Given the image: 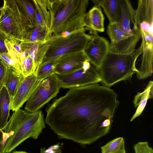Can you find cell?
Returning <instances> with one entry per match:
<instances>
[{"instance_id":"22","label":"cell","mask_w":153,"mask_h":153,"mask_svg":"<svg viewBox=\"0 0 153 153\" xmlns=\"http://www.w3.org/2000/svg\"><path fill=\"white\" fill-rule=\"evenodd\" d=\"M91 1L95 5L102 8L109 24L116 22L119 0H92Z\"/></svg>"},{"instance_id":"19","label":"cell","mask_w":153,"mask_h":153,"mask_svg":"<svg viewBox=\"0 0 153 153\" xmlns=\"http://www.w3.org/2000/svg\"><path fill=\"white\" fill-rule=\"evenodd\" d=\"M7 71L3 85L6 87L11 100L25 77L21 73L15 69L7 66Z\"/></svg>"},{"instance_id":"21","label":"cell","mask_w":153,"mask_h":153,"mask_svg":"<svg viewBox=\"0 0 153 153\" xmlns=\"http://www.w3.org/2000/svg\"><path fill=\"white\" fill-rule=\"evenodd\" d=\"M11 99L5 86L0 87V129L6 125L9 117Z\"/></svg>"},{"instance_id":"36","label":"cell","mask_w":153,"mask_h":153,"mask_svg":"<svg viewBox=\"0 0 153 153\" xmlns=\"http://www.w3.org/2000/svg\"><path fill=\"white\" fill-rule=\"evenodd\" d=\"M1 7H0V17L1 16Z\"/></svg>"},{"instance_id":"33","label":"cell","mask_w":153,"mask_h":153,"mask_svg":"<svg viewBox=\"0 0 153 153\" xmlns=\"http://www.w3.org/2000/svg\"><path fill=\"white\" fill-rule=\"evenodd\" d=\"M7 39L6 36L0 31V53L8 52L5 43V40Z\"/></svg>"},{"instance_id":"32","label":"cell","mask_w":153,"mask_h":153,"mask_svg":"<svg viewBox=\"0 0 153 153\" xmlns=\"http://www.w3.org/2000/svg\"><path fill=\"white\" fill-rule=\"evenodd\" d=\"M7 69V65L0 58V87L3 85Z\"/></svg>"},{"instance_id":"2","label":"cell","mask_w":153,"mask_h":153,"mask_svg":"<svg viewBox=\"0 0 153 153\" xmlns=\"http://www.w3.org/2000/svg\"><path fill=\"white\" fill-rule=\"evenodd\" d=\"M45 128L42 110L30 112L19 109L14 111L2 131L1 153H10L29 138L37 139Z\"/></svg>"},{"instance_id":"7","label":"cell","mask_w":153,"mask_h":153,"mask_svg":"<svg viewBox=\"0 0 153 153\" xmlns=\"http://www.w3.org/2000/svg\"><path fill=\"white\" fill-rule=\"evenodd\" d=\"M61 88L56 74L43 80L27 101L25 110L33 112L40 109L56 97Z\"/></svg>"},{"instance_id":"18","label":"cell","mask_w":153,"mask_h":153,"mask_svg":"<svg viewBox=\"0 0 153 153\" xmlns=\"http://www.w3.org/2000/svg\"><path fill=\"white\" fill-rule=\"evenodd\" d=\"M45 42H22L20 43L22 49L27 52L34 62L35 66L34 73L40 65L46 51Z\"/></svg>"},{"instance_id":"26","label":"cell","mask_w":153,"mask_h":153,"mask_svg":"<svg viewBox=\"0 0 153 153\" xmlns=\"http://www.w3.org/2000/svg\"><path fill=\"white\" fill-rule=\"evenodd\" d=\"M101 148V153H126L124 140L123 137L114 139Z\"/></svg>"},{"instance_id":"15","label":"cell","mask_w":153,"mask_h":153,"mask_svg":"<svg viewBox=\"0 0 153 153\" xmlns=\"http://www.w3.org/2000/svg\"><path fill=\"white\" fill-rule=\"evenodd\" d=\"M141 38L138 28L132 35L127 38L115 43H110L108 51L118 54H131L136 51V45Z\"/></svg>"},{"instance_id":"3","label":"cell","mask_w":153,"mask_h":153,"mask_svg":"<svg viewBox=\"0 0 153 153\" xmlns=\"http://www.w3.org/2000/svg\"><path fill=\"white\" fill-rule=\"evenodd\" d=\"M50 2L52 21L48 40L85 30L88 0H50Z\"/></svg>"},{"instance_id":"31","label":"cell","mask_w":153,"mask_h":153,"mask_svg":"<svg viewBox=\"0 0 153 153\" xmlns=\"http://www.w3.org/2000/svg\"><path fill=\"white\" fill-rule=\"evenodd\" d=\"M61 145L59 143L53 145L47 149L45 148H41L40 153H61L62 152Z\"/></svg>"},{"instance_id":"17","label":"cell","mask_w":153,"mask_h":153,"mask_svg":"<svg viewBox=\"0 0 153 153\" xmlns=\"http://www.w3.org/2000/svg\"><path fill=\"white\" fill-rule=\"evenodd\" d=\"M137 3L134 14L136 25L137 27L143 23L153 25V0H139Z\"/></svg>"},{"instance_id":"35","label":"cell","mask_w":153,"mask_h":153,"mask_svg":"<svg viewBox=\"0 0 153 153\" xmlns=\"http://www.w3.org/2000/svg\"><path fill=\"white\" fill-rule=\"evenodd\" d=\"M10 153H30L22 151H14Z\"/></svg>"},{"instance_id":"10","label":"cell","mask_w":153,"mask_h":153,"mask_svg":"<svg viewBox=\"0 0 153 153\" xmlns=\"http://www.w3.org/2000/svg\"><path fill=\"white\" fill-rule=\"evenodd\" d=\"M141 36L142 42L139 48L141 56L136 73L137 77L139 79L151 76L153 73V36L149 34H141Z\"/></svg>"},{"instance_id":"29","label":"cell","mask_w":153,"mask_h":153,"mask_svg":"<svg viewBox=\"0 0 153 153\" xmlns=\"http://www.w3.org/2000/svg\"><path fill=\"white\" fill-rule=\"evenodd\" d=\"M0 58L7 66L21 73L20 62L17 59L10 55L8 52L0 53Z\"/></svg>"},{"instance_id":"30","label":"cell","mask_w":153,"mask_h":153,"mask_svg":"<svg viewBox=\"0 0 153 153\" xmlns=\"http://www.w3.org/2000/svg\"><path fill=\"white\" fill-rule=\"evenodd\" d=\"M135 153H153L152 148L147 142H139L134 146Z\"/></svg>"},{"instance_id":"20","label":"cell","mask_w":153,"mask_h":153,"mask_svg":"<svg viewBox=\"0 0 153 153\" xmlns=\"http://www.w3.org/2000/svg\"><path fill=\"white\" fill-rule=\"evenodd\" d=\"M153 81H150L144 91L142 92H138L135 96L133 102L134 107L137 108L131 118V121L141 114L146 106L148 100L153 98Z\"/></svg>"},{"instance_id":"13","label":"cell","mask_w":153,"mask_h":153,"mask_svg":"<svg viewBox=\"0 0 153 153\" xmlns=\"http://www.w3.org/2000/svg\"><path fill=\"white\" fill-rule=\"evenodd\" d=\"M135 10L128 0H119L116 22L126 33L132 35L138 27L134 20Z\"/></svg>"},{"instance_id":"5","label":"cell","mask_w":153,"mask_h":153,"mask_svg":"<svg viewBox=\"0 0 153 153\" xmlns=\"http://www.w3.org/2000/svg\"><path fill=\"white\" fill-rule=\"evenodd\" d=\"M0 31L10 42L20 43L26 40L32 27L22 14L15 0H4L1 7Z\"/></svg>"},{"instance_id":"6","label":"cell","mask_w":153,"mask_h":153,"mask_svg":"<svg viewBox=\"0 0 153 153\" xmlns=\"http://www.w3.org/2000/svg\"><path fill=\"white\" fill-rule=\"evenodd\" d=\"M85 31L82 30L67 36L56 37L47 41L46 51L40 65L68 53L83 51L92 36Z\"/></svg>"},{"instance_id":"12","label":"cell","mask_w":153,"mask_h":153,"mask_svg":"<svg viewBox=\"0 0 153 153\" xmlns=\"http://www.w3.org/2000/svg\"><path fill=\"white\" fill-rule=\"evenodd\" d=\"M41 82L37 80L34 73L25 77L15 95L11 100L10 110L15 111L20 109Z\"/></svg>"},{"instance_id":"28","label":"cell","mask_w":153,"mask_h":153,"mask_svg":"<svg viewBox=\"0 0 153 153\" xmlns=\"http://www.w3.org/2000/svg\"><path fill=\"white\" fill-rule=\"evenodd\" d=\"M20 66L21 73L24 77L35 73V64L33 59L28 55L22 61Z\"/></svg>"},{"instance_id":"25","label":"cell","mask_w":153,"mask_h":153,"mask_svg":"<svg viewBox=\"0 0 153 153\" xmlns=\"http://www.w3.org/2000/svg\"><path fill=\"white\" fill-rule=\"evenodd\" d=\"M107 31L111 43H112L127 39L131 36L125 33L116 22L109 24L107 26Z\"/></svg>"},{"instance_id":"27","label":"cell","mask_w":153,"mask_h":153,"mask_svg":"<svg viewBox=\"0 0 153 153\" xmlns=\"http://www.w3.org/2000/svg\"><path fill=\"white\" fill-rule=\"evenodd\" d=\"M57 61V59L40 65L34 73L37 80L41 82L50 76L55 74L54 69Z\"/></svg>"},{"instance_id":"34","label":"cell","mask_w":153,"mask_h":153,"mask_svg":"<svg viewBox=\"0 0 153 153\" xmlns=\"http://www.w3.org/2000/svg\"><path fill=\"white\" fill-rule=\"evenodd\" d=\"M3 140V135L2 131L0 129V146ZM0 153H1L0 151Z\"/></svg>"},{"instance_id":"11","label":"cell","mask_w":153,"mask_h":153,"mask_svg":"<svg viewBox=\"0 0 153 153\" xmlns=\"http://www.w3.org/2000/svg\"><path fill=\"white\" fill-rule=\"evenodd\" d=\"M86 61L89 60L83 51L65 54L57 59L54 69L55 74L65 75L81 69Z\"/></svg>"},{"instance_id":"24","label":"cell","mask_w":153,"mask_h":153,"mask_svg":"<svg viewBox=\"0 0 153 153\" xmlns=\"http://www.w3.org/2000/svg\"><path fill=\"white\" fill-rule=\"evenodd\" d=\"M49 30L46 27L36 24L28 33L26 42H44L48 40Z\"/></svg>"},{"instance_id":"4","label":"cell","mask_w":153,"mask_h":153,"mask_svg":"<svg viewBox=\"0 0 153 153\" xmlns=\"http://www.w3.org/2000/svg\"><path fill=\"white\" fill-rule=\"evenodd\" d=\"M141 54L139 48L130 54H121L108 51L98 70L101 82L108 87L123 81L130 80L137 72L136 62Z\"/></svg>"},{"instance_id":"23","label":"cell","mask_w":153,"mask_h":153,"mask_svg":"<svg viewBox=\"0 0 153 153\" xmlns=\"http://www.w3.org/2000/svg\"><path fill=\"white\" fill-rule=\"evenodd\" d=\"M21 12L32 27L36 25V8L33 0H15Z\"/></svg>"},{"instance_id":"9","label":"cell","mask_w":153,"mask_h":153,"mask_svg":"<svg viewBox=\"0 0 153 153\" xmlns=\"http://www.w3.org/2000/svg\"><path fill=\"white\" fill-rule=\"evenodd\" d=\"M92 36L83 51L90 63L99 70L108 51L110 43L97 34Z\"/></svg>"},{"instance_id":"1","label":"cell","mask_w":153,"mask_h":153,"mask_svg":"<svg viewBox=\"0 0 153 153\" xmlns=\"http://www.w3.org/2000/svg\"><path fill=\"white\" fill-rule=\"evenodd\" d=\"M117 97L97 84L70 89L48 105L45 123L59 138L90 144L108 133L119 103Z\"/></svg>"},{"instance_id":"16","label":"cell","mask_w":153,"mask_h":153,"mask_svg":"<svg viewBox=\"0 0 153 153\" xmlns=\"http://www.w3.org/2000/svg\"><path fill=\"white\" fill-rule=\"evenodd\" d=\"M36 8V24L49 30L52 21L50 0H33Z\"/></svg>"},{"instance_id":"14","label":"cell","mask_w":153,"mask_h":153,"mask_svg":"<svg viewBox=\"0 0 153 153\" xmlns=\"http://www.w3.org/2000/svg\"><path fill=\"white\" fill-rule=\"evenodd\" d=\"M104 19L101 7L94 5L85 14L84 19L85 30H88L92 35L97 34L98 32H103Z\"/></svg>"},{"instance_id":"8","label":"cell","mask_w":153,"mask_h":153,"mask_svg":"<svg viewBox=\"0 0 153 153\" xmlns=\"http://www.w3.org/2000/svg\"><path fill=\"white\" fill-rule=\"evenodd\" d=\"M57 75L60 88L64 89L97 84L101 81L98 70L89 61L85 62L79 70L70 74Z\"/></svg>"}]
</instances>
